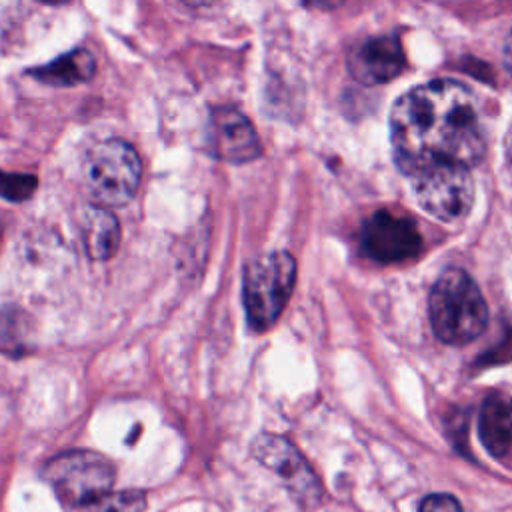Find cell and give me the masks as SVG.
I'll return each mask as SVG.
<instances>
[{"mask_svg": "<svg viewBox=\"0 0 512 512\" xmlns=\"http://www.w3.org/2000/svg\"><path fill=\"white\" fill-rule=\"evenodd\" d=\"M208 144L216 158L232 164L250 162L260 154V140L252 122L234 108H216L210 116Z\"/></svg>", "mask_w": 512, "mask_h": 512, "instance_id": "9c48e42d", "label": "cell"}, {"mask_svg": "<svg viewBox=\"0 0 512 512\" xmlns=\"http://www.w3.org/2000/svg\"><path fill=\"white\" fill-rule=\"evenodd\" d=\"M296 282V260L288 252H268L244 268V308L254 330H268L280 318Z\"/></svg>", "mask_w": 512, "mask_h": 512, "instance_id": "3957f363", "label": "cell"}, {"mask_svg": "<svg viewBox=\"0 0 512 512\" xmlns=\"http://www.w3.org/2000/svg\"><path fill=\"white\" fill-rule=\"evenodd\" d=\"M390 138L396 166L408 178L434 164L472 168L486 152L476 96L456 80H432L398 98Z\"/></svg>", "mask_w": 512, "mask_h": 512, "instance_id": "6da1fadb", "label": "cell"}, {"mask_svg": "<svg viewBox=\"0 0 512 512\" xmlns=\"http://www.w3.org/2000/svg\"><path fill=\"white\" fill-rule=\"evenodd\" d=\"M428 316L438 340L462 346L484 332L488 306L468 272L462 268H446L430 290Z\"/></svg>", "mask_w": 512, "mask_h": 512, "instance_id": "7a4b0ae2", "label": "cell"}, {"mask_svg": "<svg viewBox=\"0 0 512 512\" xmlns=\"http://www.w3.org/2000/svg\"><path fill=\"white\" fill-rule=\"evenodd\" d=\"M44 480L70 506H94L114 486V464L90 450H72L54 456L42 468Z\"/></svg>", "mask_w": 512, "mask_h": 512, "instance_id": "5b68a950", "label": "cell"}, {"mask_svg": "<svg viewBox=\"0 0 512 512\" xmlns=\"http://www.w3.org/2000/svg\"><path fill=\"white\" fill-rule=\"evenodd\" d=\"M252 456L272 470L302 506H316L322 498V486L306 458L294 444L278 434H260L252 442Z\"/></svg>", "mask_w": 512, "mask_h": 512, "instance_id": "52a82bcc", "label": "cell"}, {"mask_svg": "<svg viewBox=\"0 0 512 512\" xmlns=\"http://www.w3.org/2000/svg\"><path fill=\"white\" fill-rule=\"evenodd\" d=\"M80 236L92 260H108L120 246V224L104 206H88L80 214Z\"/></svg>", "mask_w": 512, "mask_h": 512, "instance_id": "7c38bea8", "label": "cell"}, {"mask_svg": "<svg viewBox=\"0 0 512 512\" xmlns=\"http://www.w3.org/2000/svg\"><path fill=\"white\" fill-rule=\"evenodd\" d=\"M310 4H314V6H322V8H326V6H332L334 2H338V0H308Z\"/></svg>", "mask_w": 512, "mask_h": 512, "instance_id": "44dd1931", "label": "cell"}, {"mask_svg": "<svg viewBox=\"0 0 512 512\" xmlns=\"http://www.w3.org/2000/svg\"><path fill=\"white\" fill-rule=\"evenodd\" d=\"M102 512H142L146 506L144 492L140 490H126L120 494H106L100 502Z\"/></svg>", "mask_w": 512, "mask_h": 512, "instance_id": "9a60e30c", "label": "cell"}, {"mask_svg": "<svg viewBox=\"0 0 512 512\" xmlns=\"http://www.w3.org/2000/svg\"><path fill=\"white\" fill-rule=\"evenodd\" d=\"M94 72H96L94 56L84 48H76L32 70L30 74H34L40 82L50 86H74V84L88 82L94 76Z\"/></svg>", "mask_w": 512, "mask_h": 512, "instance_id": "4fadbf2b", "label": "cell"}, {"mask_svg": "<svg viewBox=\"0 0 512 512\" xmlns=\"http://www.w3.org/2000/svg\"><path fill=\"white\" fill-rule=\"evenodd\" d=\"M42 2H48V4H66L68 0H42Z\"/></svg>", "mask_w": 512, "mask_h": 512, "instance_id": "7402d4cb", "label": "cell"}, {"mask_svg": "<svg viewBox=\"0 0 512 512\" xmlns=\"http://www.w3.org/2000/svg\"><path fill=\"white\" fill-rule=\"evenodd\" d=\"M418 204L444 222L464 218L474 204V178L468 166L434 164L410 176Z\"/></svg>", "mask_w": 512, "mask_h": 512, "instance_id": "8992f818", "label": "cell"}, {"mask_svg": "<svg viewBox=\"0 0 512 512\" xmlns=\"http://www.w3.org/2000/svg\"><path fill=\"white\" fill-rule=\"evenodd\" d=\"M478 434L492 456H506L512 448V398L506 392H490L480 408Z\"/></svg>", "mask_w": 512, "mask_h": 512, "instance_id": "8fae6325", "label": "cell"}, {"mask_svg": "<svg viewBox=\"0 0 512 512\" xmlns=\"http://www.w3.org/2000/svg\"><path fill=\"white\" fill-rule=\"evenodd\" d=\"M406 66V54L398 36H372L348 52L350 74L368 86L396 78Z\"/></svg>", "mask_w": 512, "mask_h": 512, "instance_id": "30bf717a", "label": "cell"}, {"mask_svg": "<svg viewBox=\"0 0 512 512\" xmlns=\"http://www.w3.org/2000/svg\"><path fill=\"white\" fill-rule=\"evenodd\" d=\"M362 246L380 264H400L420 254L422 236L408 216L378 210L362 228Z\"/></svg>", "mask_w": 512, "mask_h": 512, "instance_id": "ba28073f", "label": "cell"}, {"mask_svg": "<svg viewBox=\"0 0 512 512\" xmlns=\"http://www.w3.org/2000/svg\"><path fill=\"white\" fill-rule=\"evenodd\" d=\"M418 512H462L460 502L450 494H428Z\"/></svg>", "mask_w": 512, "mask_h": 512, "instance_id": "e0dca14e", "label": "cell"}, {"mask_svg": "<svg viewBox=\"0 0 512 512\" xmlns=\"http://www.w3.org/2000/svg\"><path fill=\"white\" fill-rule=\"evenodd\" d=\"M504 150H506V158L510 160V164H512V126L508 128V132H506V138H504Z\"/></svg>", "mask_w": 512, "mask_h": 512, "instance_id": "d6986e66", "label": "cell"}, {"mask_svg": "<svg viewBox=\"0 0 512 512\" xmlns=\"http://www.w3.org/2000/svg\"><path fill=\"white\" fill-rule=\"evenodd\" d=\"M180 2H184L188 6H206V4H212L216 0H180Z\"/></svg>", "mask_w": 512, "mask_h": 512, "instance_id": "ffe728a7", "label": "cell"}, {"mask_svg": "<svg viewBox=\"0 0 512 512\" xmlns=\"http://www.w3.org/2000/svg\"><path fill=\"white\" fill-rule=\"evenodd\" d=\"M142 162L124 140L110 138L94 144L84 160V182L94 200L104 206H122L138 190Z\"/></svg>", "mask_w": 512, "mask_h": 512, "instance_id": "277c9868", "label": "cell"}, {"mask_svg": "<svg viewBox=\"0 0 512 512\" xmlns=\"http://www.w3.org/2000/svg\"><path fill=\"white\" fill-rule=\"evenodd\" d=\"M36 186L38 180L32 174H12L0 170V196L10 202H22L30 198Z\"/></svg>", "mask_w": 512, "mask_h": 512, "instance_id": "5bb4252c", "label": "cell"}, {"mask_svg": "<svg viewBox=\"0 0 512 512\" xmlns=\"http://www.w3.org/2000/svg\"><path fill=\"white\" fill-rule=\"evenodd\" d=\"M24 312L6 308L0 312V342L6 346H16V340L26 338V326H24Z\"/></svg>", "mask_w": 512, "mask_h": 512, "instance_id": "2e32d148", "label": "cell"}, {"mask_svg": "<svg viewBox=\"0 0 512 512\" xmlns=\"http://www.w3.org/2000/svg\"><path fill=\"white\" fill-rule=\"evenodd\" d=\"M502 58H504V68L508 70V74H512V28H510V32H508V36H506Z\"/></svg>", "mask_w": 512, "mask_h": 512, "instance_id": "ac0fdd59", "label": "cell"}]
</instances>
